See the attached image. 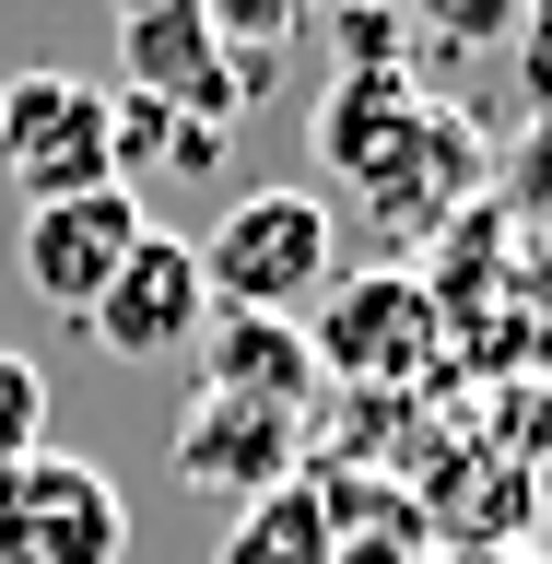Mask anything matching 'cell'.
<instances>
[{
    "mask_svg": "<svg viewBox=\"0 0 552 564\" xmlns=\"http://www.w3.org/2000/svg\"><path fill=\"white\" fill-rule=\"evenodd\" d=\"M306 130H317V165L365 200V224H377L388 247L458 236L470 188L494 176L483 118H458L447 95H423L412 70H400V35H377L365 12L342 24V70H329V95H317Z\"/></svg>",
    "mask_w": 552,
    "mask_h": 564,
    "instance_id": "cell-1",
    "label": "cell"
},
{
    "mask_svg": "<svg viewBox=\"0 0 552 564\" xmlns=\"http://www.w3.org/2000/svg\"><path fill=\"white\" fill-rule=\"evenodd\" d=\"M201 282H212V317H306L342 282V224L317 188H247L201 236Z\"/></svg>",
    "mask_w": 552,
    "mask_h": 564,
    "instance_id": "cell-2",
    "label": "cell"
},
{
    "mask_svg": "<svg viewBox=\"0 0 552 564\" xmlns=\"http://www.w3.org/2000/svg\"><path fill=\"white\" fill-rule=\"evenodd\" d=\"M0 176L24 200H71V188H130L118 176V95L83 70H12L0 83Z\"/></svg>",
    "mask_w": 552,
    "mask_h": 564,
    "instance_id": "cell-3",
    "label": "cell"
},
{
    "mask_svg": "<svg viewBox=\"0 0 552 564\" xmlns=\"http://www.w3.org/2000/svg\"><path fill=\"white\" fill-rule=\"evenodd\" d=\"M271 70H247L224 35H212L201 0H118V95L165 106L176 130H224V118H247V95H259Z\"/></svg>",
    "mask_w": 552,
    "mask_h": 564,
    "instance_id": "cell-4",
    "label": "cell"
},
{
    "mask_svg": "<svg viewBox=\"0 0 552 564\" xmlns=\"http://www.w3.org/2000/svg\"><path fill=\"white\" fill-rule=\"evenodd\" d=\"M130 553V506L95 458L35 447L0 470V564H118Z\"/></svg>",
    "mask_w": 552,
    "mask_h": 564,
    "instance_id": "cell-5",
    "label": "cell"
},
{
    "mask_svg": "<svg viewBox=\"0 0 552 564\" xmlns=\"http://www.w3.org/2000/svg\"><path fill=\"white\" fill-rule=\"evenodd\" d=\"M294 329H306L317 377H365V388H412V377H435V365H447L435 306H423L412 271H353V282H329Z\"/></svg>",
    "mask_w": 552,
    "mask_h": 564,
    "instance_id": "cell-6",
    "label": "cell"
},
{
    "mask_svg": "<svg viewBox=\"0 0 552 564\" xmlns=\"http://www.w3.org/2000/svg\"><path fill=\"white\" fill-rule=\"evenodd\" d=\"M153 236L141 224V188H71V200H24V236H12V271H24L35 306L95 317V294L130 271V247Z\"/></svg>",
    "mask_w": 552,
    "mask_h": 564,
    "instance_id": "cell-7",
    "label": "cell"
},
{
    "mask_svg": "<svg viewBox=\"0 0 552 564\" xmlns=\"http://www.w3.org/2000/svg\"><path fill=\"white\" fill-rule=\"evenodd\" d=\"M165 458H176V482H188V494L259 506L271 482L306 470V412H282V400H236V388H201Z\"/></svg>",
    "mask_w": 552,
    "mask_h": 564,
    "instance_id": "cell-8",
    "label": "cell"
},
{
    "mask_svg": "<svg viewBox=\"0 0 552 564\" xmlns=\"http://www.w3.org/2000/svg\"><path fill=\"white\" fill-rule=\"evenodd\" d=\"M118 365H176V352H201L212 329V282H201V247L188 236H141L130 271L95 294V317H83Z\"/></svg>",
    "mask_w": 552,
    "mask_h": 564,
    "instance_id": "cell-9",
    "label": "cell"
},
{
    "mask_svg": "<svg viewBox=\"0 0 552 564\" xmlns=\"http://www.w3.org/2000/svg\"><path fill=\"white\" fill-rule=\"evenodd\" d=\"M201 377L236 388V400H282V412H306L317 400V352L294 317H212L201 329Z\"/></svg>",
    "mask_w": 552,
    "mask_h": 564,
    "instance_id": "cell-10",
    "label": "cell"
},
{
    "mask_svg": "<svg viewBox=\"0 0 552 564\" xmlns=\"http://www.w3.org/2000/svg\"><path fill=\"white\" fill-rule=\"evenodd\" d=\"M212 564H329V506H317V482L294 470V482H271L259 506H236V529H224Z\"/></svg>",
    "mask_w": 552,
    "mask_h": 564,
    "instance_id": "cell-11",
    "label": "cell"
},
{
    "mask_svg": "<svg viewBox=\"0 0 552 564\" xmlns=\"http://www.w3.org/2000/svg\"><path fill=\"white\" fill-rule=\"evenodd\" d=\"M212 12V35H224V47H236L247 70H271L282 47H294V35L317 24V12H329V0H201Z\"/></svg>",
    "mask_w": 552,
    "mask_h": 564,
    "instance_id": "cell-12",
    "label": "cell"
},
{
    "mask_svg": "<svg viewBox=\"0 0 552 564\" xmlns=\"http://www.w3.org/2000/svg\"><path fill=\"white\" fill-rule=\"evenodd\" d=\"M483 188L506 200V224H518V236H552V130H541V118H529V130L494 153Z\"/></svg>",
    "mask_w": 552,
    "mask_h": 564,
    "instance_id": "cell-13",
    "label": "cell"
},
{
    "mask_svg": "<svg viewBox=\"0 0 552 564\" xmlns=\"http://www.w3.org/2000/svg\"><path fill=\"white\" fill-rule=\"evenodd\" d=\"M400 12L435 47H518V24H529V0H400Z\"/></svg>",
    "mask_w": 552,
    "mask_h": 564,
    "instance_id": "cell-14",
    "label": "cell"
},
{
    "mask_svg": "<svg viewBox=\"0 0 552 564\" xmlns=\"http://www.w3.org/2000/svg\"><path fill=\"white\" fill-rule=\"evenodd\" d=\"M35 447H47V377L0 341V470H12V458H35Z\"/></svg>",
    "mask_w": 552,
    "mask_h": 564,
    "instance_id": "cell-15",
    "label": "cell"
},
{
    "mask_svg": "<svg viewBox=\"0 0 552 564\" xmlns=\"http://www.w3.org/2000/svg\"><path fill=\"white\" fill-rule=\"evenodd\" d=\"M518 95H529V118L552 130V0H529V24H518Z\"/></svg>",
    "mask_w": 552,
    "mask_h": 564,
    "instance_id": "cell-16",
    "label": "cell"
},
{
    "mask_svg": "<svg viewBox=\"0 0 552 564\" xmlns=\"http://www.w3.org/2000/svg\"><path fill=\"white\" fill-rule=\"evenodd\" d=\"M435 564H552L541 541H435Z\"/></svg>",
    "mask_w": 552,
    "mask_h": 564,
    "instance_id": "cell-17",
    "label": "cell"
}]
</instances>
